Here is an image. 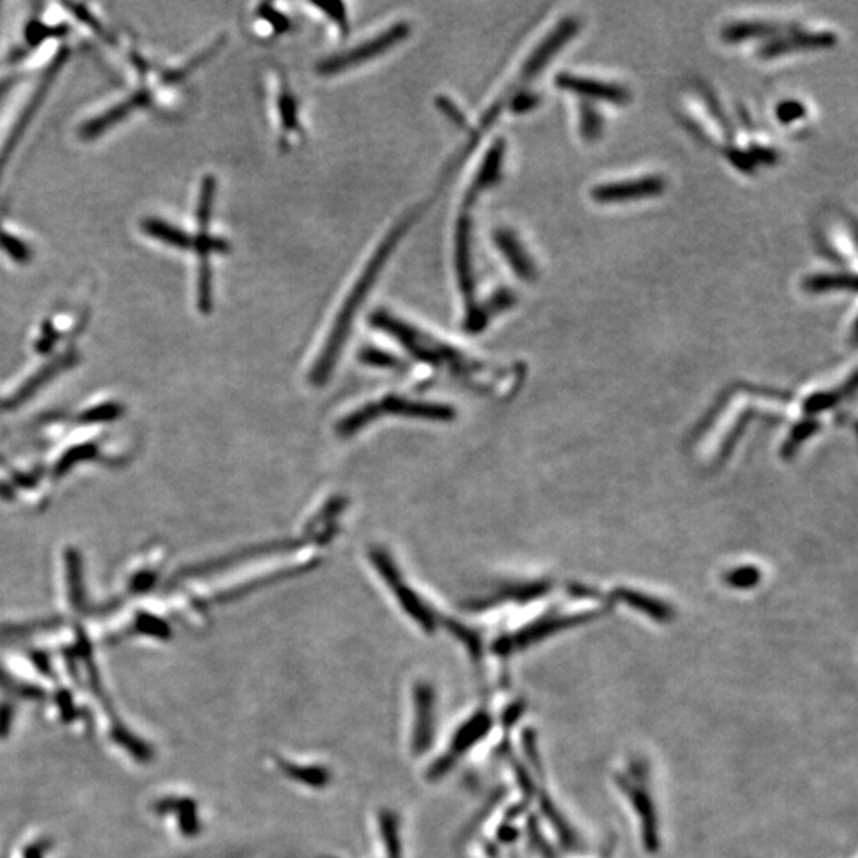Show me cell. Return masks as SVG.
<instances>
[{
  "mask_svg": "<svg viewBox=\"0 0 858 858\" xmlns=\"http://www.w3.org/2000/svg\"><path fill=\"white\" fill-rule=\"evenodd\" d=\"M142 229H144L145 234L168 243V245L176 246V249H196V238H191L188 232L176 228V226L166 223V221L156 220V218H147V220H144V223H142Z\"/></svg>",
  "mask_w": 858,
  "mask_h": 858,
  "instance_id": "9",
  "label": "cell"
},
{
  "mask_svg": "<svg viewBox=\"0 0 858 858\" xmlns=\"http://www.w3.org/2000/svg\"><path fill=\"white\" fill-rule=\"evenodd\" d=\"M614 781L633 815L642 844L649 853L655 854L662 847V823L648 763L641 759L628 760L618 768Z\"/></svg>",
  "mask_w": 858,
  "mask_h": 858,
  "instance_id": "2",
  "label": "cell"
},
{
  "mask_svg": "<svg viewBox=\"0 0 858 858\" xmlns=\"http://www.w3.org/2000/svg\"><path fill=\"white\" fill-rule=\"evenodd\" d=\"M149 100V96L147 93L142 92L137 94H132L130 99L124 100V102L118 104L114 106L113 109H110L109 112L100 114V117L94 118V120L88 121L85 126L82 128V137L85 138H94L97 135L102 134L104 131L109 130L110 126H113L114 123L118 121L123 120L126 118L128 114L132 112V110L138 109V107L147 106Z\"/></svg>",
  "mask_w": 858,
  "mask_h": 858,
  "instance_id": "7",
  "label": "cell"
},
{
  "mask_svg": "<svg viewBox=\"0 0 858 858\" xmlns=\"http://www.w3.org/2000/svg\"><path fill=\"white\" fill-rule=\"evenodd\" d=\"M65 58H68V51L62 50L61 53L58 55L57 59L51 62V65L47 71V75H44L45 78L41 80L40 86H38L36 94H34V99L27 104L26 109H24L23 114H21L19 123H16L15 130L12 131L9 141H7L5 147H3L2 152H0V177H2L3 169H5V165L9 162L13 149L16 148L20 138L23 137L24 132H26L27 124L31 123L34 114H36L37 110L40 109L41 100H44V97L47 96L48 89H50L53 80L57 78L59 69L62 68V62H64Z\"/></svg>",
  "mask_w": 858,
  "mask_h": 858,
  "instance_id": "4",
  "label": "cell"
},
{
  "mask_svg": "<svg viewBox=\"0 0 858 858\" xmlns=\"http://www.w3.org/2000/svg\"><path fill=\"white\" fill-rule=\"evenodd\" d=\"M663 182L656 177H649L644 180L635 182L609 183V185L597 186L593 196L604 203L613 201L641 200V197L656 196L662 193Z\"/></svg>",
  "mask_w": 858,
  "mask_h": 858,
  "instance_id": "6",
  "label": "cell"
},
{
  "mask_svg": "<svg viewBox=\"0 0 858 858\" xmlns=\"http://www.w3.org/2000/svg\"><path fill=\"white\" fill-rule=\"evenodd\" d=\"M558 83L563 88L582 94V96L593 97V99L613 100L614 104H621L628 99V94L620 86L611 83L597 82V80L582 78V76L561 75Z\"/></svg>",
  "mask_w": 858,
  "mask_h": 858,
  "instance_id": "8",
  "label": "cell"
},
{
  "mask_svg": "<svg viewBox=\"0 0 858 858\" xmlns=\"http://www.w3.org/2000/svg\"><path fill=\"white\" fill-rule=\"evenodd\" d=\"M496 243H498L499 249H501L506 258L512 264L513 270H516L520 277H523V279H531V277L534 276L533 263L530 262L522 245H520L519 241H517L512 234L504 231L499 232V234L496 235Z\"/></svg>",
  "mask_w": 858,
  "mask_h": 858,
  "instance_id": "10",
  "label": "cell"
},
{
  "mask_svg": "<svg viewBox=\"0 0 858 858\" xmlns=\"http://www.w3.org/2000/svg\"><path fill=\"white\" fill-rule=\"evenodd\" d=\"M317 7L325 10V13H328L342 29H347V19L342 3H325V5H319V3H317Z\"/></svg>",
  "mask_w": 858,
  "mask_h": 858,
  "instance_id": "15",
  "label": "cell"
},
{
  "mask_svg": "<svg viewBox=\"0 0 858 858\" xmlns=\"http://www.w3.org/2000/svg\"><path fill=\"white\" fill-rule=\"evenodd\" d=\"M0 245H2L3 250H7L10 256H13L16 262H26V259H29V250H27V246L2 231H0Z\"/></svg>",
  "mask_w": 858,
  "mask_h": 858,
  "instance_id": "12",
  "label": "cell"
},
{
  "mask_svg": "<svg viewBox=\"0 0 858 858\" xmlns=\"http://www.w3.org/2000/svg\"><path fill=\"white\" fill-rule=\"evenodd\" d=\"M215 191H217V185H215L214 177H206L203 183V191H201L200 206H197V223L203 229V234H206V228L210 223Z\"/></svg>",
  "mask_w": 858,
  "mask_h": 858,
  "instance_id": "11",
  "label": "cell"
},
{
  "mask_svg": "<svg viewBox=\"0 0 858 858\" xmlns=\"http://www.w3.org/2000/svg\"><path fill=\"white\" fill-rule=\"evenodd\" d=\"M382 411V412H398L401 415H415V416H428V419H450L454 415V412L450 411L448 408H443V406H428V404H415V402H406L399 401V399H385L382 404H375L373 408L366 409L364 412H358L352 419H347L346 422L342 423L340 426V431H343V434H352V431L360 428L366 423L367 416L371 413Z\"/></svg>",
  "mask_w": 858,
  "mask_h": 858,
  "instance_id": "5",
  "label": "cell"
},
{
  "mask_svg": "<svg viewBox=\"0 0 858 858\" xmlns=\"http://www.w3.org/2000/svg\"><path fill=\"white\" fill-rule=\"evenodd\" d=\"M280 113L281 118H283V130L291 131L297 130V106H294V100L291 99L290 94H283L280 97Z\"/></svg>",
  "mask_w": 858,
  "mask_h": 858,
  "instance_id": "14",
  "label": "cell"
},
{
  "mask_svg": "<svg viewBox=\"0 0 858 858\" xmlns=\"http://www.w3.org/2000/svg\"><path fill=\"white\" fill-rule=\"evenodd\" d=\"M847 283L854 285V279L847 280L844 276H818L809 280V288L811 290L821 291L829 290V288H844Z\"/></svg>",
  "mask_w": 858,
  "mask_h": 858,
  "instance_id": "13",
  "label": "cell"
},
{
  "mask_svg": "<svg viewBox=\"0 0 858 858\" xmlns=\"http://www.w3.org/2000/svg\"><path fill=\"white\" fill-rule=\"evenodd\" d=\"M408 24H396V26L391 27V29L387 31V33L382 34V36H378L377 38H374V40L367 41V44L360 45V47H357L355 50L350 51V53L339 55V57L326 59L325 62L319 64L318 71L326 75L347 71V69L353 68V65L361 64V62L364 61H370V59L378 57V55L390 50V48L395 47L396 44L404 40V38L408 37Z\"/></svg>",
  "mask_w": 858,
  "mask_h": 858,
  "instance_id": "3",
  "label": "cell"
},
{
  "mask_svg": "<svg viewBox=\"0 0 858 858\" xmlns=\"http://www.w3.org/2000/svg\"><path fill=\"white\" fill-rule=\"evenodd\" d=\"M406 229H408V223L395 228V231H392L391 234L385 239L384 243H382L374 258L367 264L363 276L360 277V280H358L355 287H353L350 298L347 299L342 311H340L339 317L336 319V325L333 326L331 335H329L328 340H326V347L323 349L317 364H315L314 374H312L314 384H325L326 378L333 373V367H335L340 350H342L343 343H346L350 326H352L353 318H355L361 302L366 299L375 280H377L378 274H380L382 267H384L385 262L390 258L396 243L402 238Z\"/></svg>",
  "mask_w": 858,
  "mask_h": 858,
  "instance_id": "1",
  "label": "cell"
}]
</instances>
